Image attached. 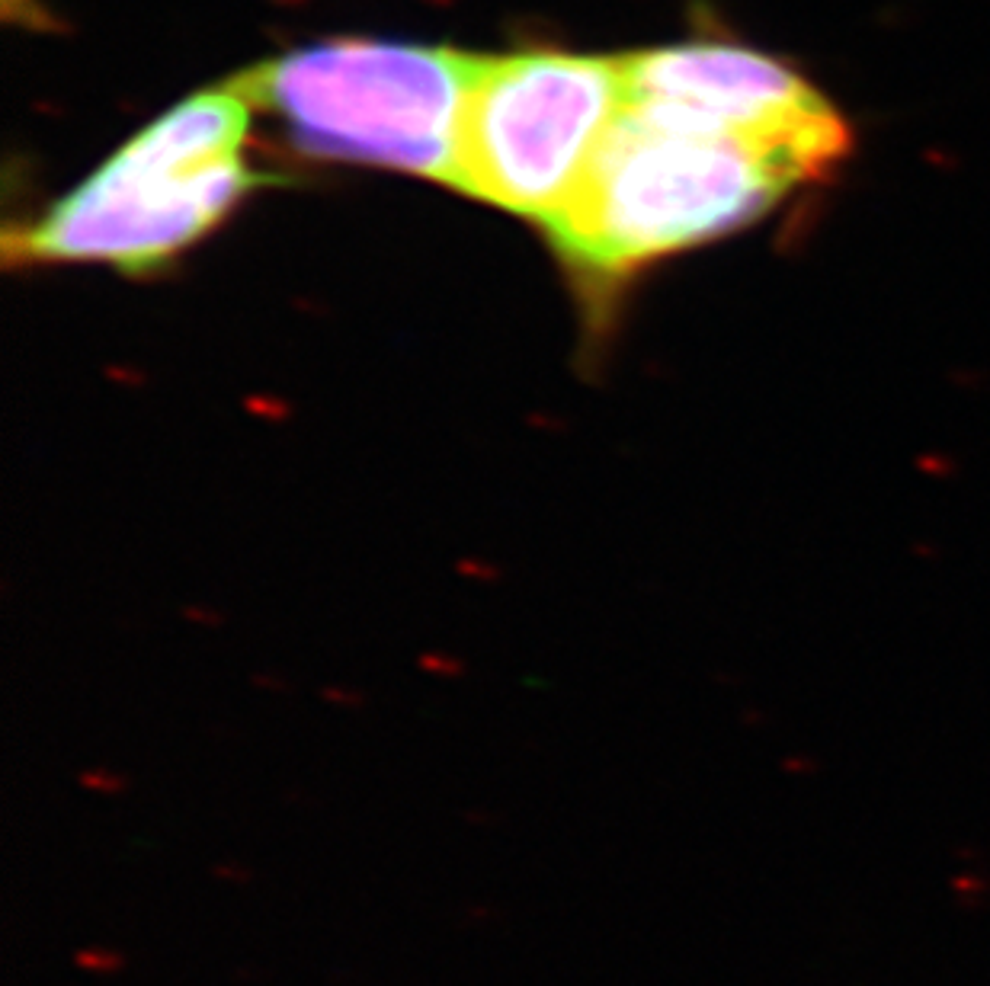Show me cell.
Here are the masks:
<instances>
[{
    "mask_svg": "<svg viewBox=\"0 0 990 986\" xmlns=\"http://www.w3.org/2000/svg\"><path fill=\"white\" fill-rule=\"evenodd\" d=\"M846 151L840 138L741 132L625 100L545 231L568 263L619 276L750 225Z\"/></svg>",
    "mask_w": 990,
    "mask_h": 986,
    "instance_id": "6da1fadb",
    "label": "cell"
},
{
    "mask_svg": "<svg viewBox=\"0 0 990 986\" xmlns=\"http://www.w3.org/2000/svg\"><path fill=\"white\" fill-rule=\"evenodd\" d=\"M250 109L238 84L167 109L10 247L23 260L122 269L174 257L260 180L244 164Z\"/></svg>",
    "mask_w": 990,
    "mask_h": 986,
    "instance_id": "7a4b0ae2",
    "label": "cell"
},
{
    "mask_svg": "<svg viewBox=\"0 0 990 986\" xmlns=\"http://www.w3.org/2000/svg\"><path fill=\"white\" fill-rule=\"evenodd\" d=\"M468 71L471 55L449 49L340 39L273 58L234 84L308 154L449 183Z\"/></svg>",
    "mask_w": 990,
    "mask_h": 986,
    "instance_id": "3957f363",
    "label": "cell"
},
{
    "mask_svg": "<svg viewBox=\"0 0 990 986\" xmlns=\"http://www.w3.org/2000/svg\"><path fill=\"white\" fill-rule=\"evenodd\" d=\"M622 106V58H471L449 183L545 225L571 199Z\"/></svg>",
    "mask_w": 990,
    "mask_h": 986,
    "instance_id": "277c9868",
    "label": "cell"
},
{
    "mask_svg": "<svg viewBox=\"0 0 990 986\" xmlns=\"http://www.w3.org/2000/svg\"><path fill=\"white\" fill-rule=\"evenodd\" d=\"M625 100L725 129L840 138L850 125L782 61L725 42H686L622 58Z\"/></svg>",
    "mask_w": 990,
    "mask_h": 986,
    "instance_id": "5b68a950",
    "label": "cell"
},
{
    "mask_svg": "<svg viewBox=\"0 0 990 986\" xmlns=\"http://www.w3.org/2000/svg\"><path fill=\"white\" fill-rule=\"evenodd\" d=\"M106 954H113V951H103V958H90V951H81V954H77V961H81L84 967H103V970L122 967V958H113V961H109Z\"/></svg>",
    "mask_w": 990,
    "mask_h": 986,
    "instance_id": "8992f818",
    "label": "cell"
}]
</instances>
